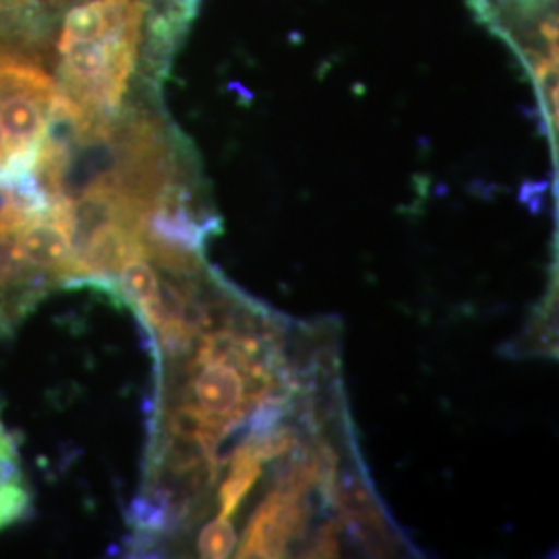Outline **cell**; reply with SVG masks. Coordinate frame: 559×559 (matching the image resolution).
I'll return each mask as SVG.
<instances>
[{
	"mask_svg": "<svg viewBox=\"0 0 559 559\" xmlns=\"http://www.w3.org/2000/svg\"><path fill=\"white\" fill-rule=\"evenodd\" d=\"M120 297L131 302L141 320L145 321L160 302V270L147 258L127 261L112 280Z\"/></svg>",
	"mask_w": 559,
	"mask_h": 559,
	"instance_id": "7",
	"label": "cell"
},
{
	"mask_svg": "<svg viewBox=\"0 0 559 559\" xmlns=\"http://www.w3.org/2000/svg\"><path fill=\"white\" fill-rule=\"evenodd\" d=\"M336 524H328L320 531V535L313 540V545L309 547L311 554H307L309 558H332L338 554V535H336Z\"/></svg>",
	"mask_w": 559,
	"mask_h": 559,
	"instance_id": "10",
	"label": "cell"
},
{
	"mask_svg": "<svg viewBox=\"0 0 559 559\" xmlns=\"http://www.w3.org/2000/svg\"><path fill=\"white\" fill-rule=\"evenodd\" d=\"M187 390L195 399V406L207 419L224 425L226 438L239 427L233 419V411L245 402V378L242 371L228 362L189 365ZM255 404V402H253Z\"/></svg>",
	"mask_w": 559,
	"mask_h": 559,
	"instance_id": "5",
	"label": "cell"
},
{
	"mask_svg": "<svg viewBox=\"0 0 559 559\" xmlns=\"http://www.w3.org/2000/svg\"><path fill=\"white\" fill-rule=\"evenodd\" d=\"M48 200L29 175L0 180V336H11L21 320L57 286L34 253L32 221Z\"/></svg>",
	"mask_w": 559,
	"mask_h": 559,
	"instance_id": "2",
	"label": "cell"
},
{
	"mask_svg": "<svg viewBox=\"0 0 559 559\" xmlns=\"http://www.w3.org/2000/svg\"><path fill=\"white\" fill-rule=\"evenodd\" d=\"M32 512V491L21 468L20 448L0 419V531Z\"/></svg>",
	"mask_w": 559,
	"mask_h": 559,
	"instance_id": "6",
	"label": "cell"
},
{
	"mask_svg": "<svg viewBox=\"0 0 559 559\" xmlns=\"http://www.w3.org/2000/svg\"><path fill=\"white\" fill-rule=\"evenodd\" d=\"M307 508L300 496H290L282 489L272 491L253 512L251 522L240 540L239 558H282L290 540L305 533Z\"/></svg>",
	"mask_w": 559,
	"mask_h": 559,
	"instance_id": "4",
	"label": "cell"
},
{
	"mask_svg": "<svg viewBox=\"0 0 559 559\" xmlns=\"http://www.w3.org/2000/svg\"><path fill=\"white\" fill-rule=\"evenodd\" d=\"M500 2L510 7L512 11H516L520 15H526V17L537 15L549 4V0H500Z\"/></svg>",
	"mask_w": 559,
	"mask_h": 559,
	"instance_id": "11",
	"label": "cell"
},
{
	"mask_svg": "<svg viewBox=\"0 0 559 559\" xmlns=\"http://www.w3.org/2000/svg\"><path fill=\"white\" fill-rule=\"evenodd\" d=\"M237 549V533L230 519L218 516L207 522L198 539V551L201 558H230Z\"/></svg>",
	"mask_w": 559,
	"mask_h": 559,
	"instance_id": "9",
	"label": "cell"
},
{
	"mask_svg": "<svg viewBox=\"0 0 559 559\" xmlns=\"http://www.w3.org/2000/svg\"><path fill=\"white\" fill-rule=\"evenodd\" d=\"M57 0H0V9L7 11H17L23 7H38V4H52Z\"/></svg>",
	"mask_w": 559,
	"mask_h": 559,
	"instance_id": "12",
	"label": "cell"
},
{
	"mask_svg": "<svg viewBox=\"0 0 559 559\" xmlns=\"http://www.w3.org/2000/svg\"><path fill=\"white\" fill-rule=\"evenodd\" d=\"M263 475V462L255 454L249 441L239 445L233 454V468L228 477L222 480L218 489V501H221V516L233 519L239 510L240 503L249 496V491L258 485Z\"/></svg>",
	"mask_w": 559,
	"mask_h": 559,
	"instance_id": "8",
	"label": "cell"
},
{
	"mask_svg": "<svg viewBox=\"0 0 559 559\" xmlns=\"http://www.w3.org/2000/svg\"><path fill=\"white\" fill-rule=\"evenodd\" d=\"M0 122L27 175L57 127V83L34 57L7 46H0Z\"/></svg>",
	"mask_w": 559,
	"mask_h": 559,
	"instance_id": "3",
	"label": "cell"
},
{
	"mask_svg": "<svg viewBox=\"0 0 559 559\" xmlns=\"http://www.w3.org/2000/svg\"><path fill=\"white\" fill-rule=\"evenodd\" d=\"M147 0H78L59 36L57 127L85 133L115 119L140 64Z\"/></svg>",
	"mask_w": 559,
	"mask_h": 559,
	"instance_id": "1",
	"label": "cell"
}]
</instances>
